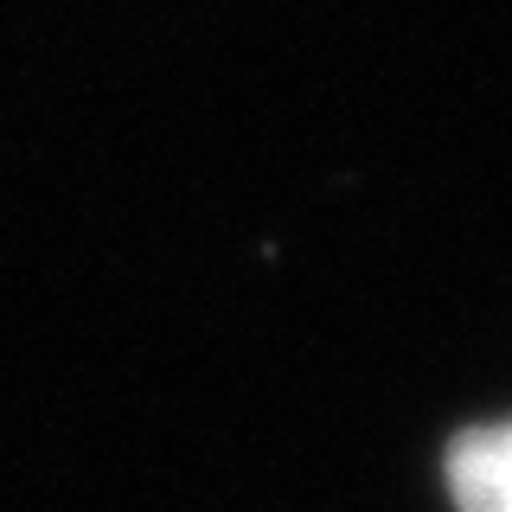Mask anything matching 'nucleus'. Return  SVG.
<instances>
[{
  "label": "nucleus",
  "mask_w": 512,
  "mask_h": 512,
  "mask_svg": "<svg viewBox=\"0 0 512 512\" xmlns=\"http://www.w3.org/2000/svg\"><path fill=\"white\" fill-rule=\"evenodd\" d=\"M448 493L461 512H512V423L468 429L448 448Z\"/></svg>",
  "instance_id": "obj_1"
}]
</instances>
